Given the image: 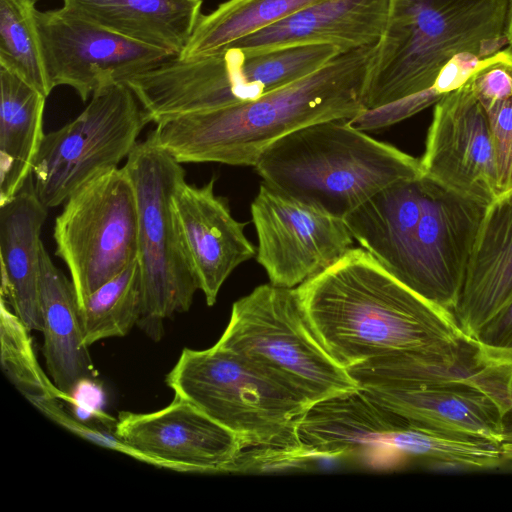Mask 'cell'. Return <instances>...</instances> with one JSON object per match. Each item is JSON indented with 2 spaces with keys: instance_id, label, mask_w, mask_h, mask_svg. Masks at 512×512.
<instances>
[{
  "instance_id": "cell-1",
  "label": "cell",
  "mask_w": 512,
  "mask_h": 512,
  "mask_svg": "<svg viewBox=\"0 0 512 512\" xmlns=\"http://www.w3.org/2000/svg\"><path fill=\"white\" fill-rule=\"evenodd\" d=\"M296 291L314 333L345 369L399 353L452 356L471 344L452 312L414 293L363 248Z\"/></svg>"
},
{
  "instance_id": "cell-2",
  "label": "cell",
  "mask_w": 512,
  "mask_h": 512,
  "mask_svg": "<svg viewBox=\"0 0 512 512\" xmlns=\"http://www.w3.org/2000/svg\"><path fill=\"white\" fill-rule=\"evenodd\" d=\"M375 46L341 53L315 73L257 99L161 120L148 135L180 163L255 166L285 135L365 111Z\"/></svg>"
},
{
  "instance_id": "cell-3",
  "label": "cell",
  "mask_w": 512,
  "mask_h": 512,
  "mask_svg": "<svg viewBox=\"0 0 512 512\" xmlns=\"http://www.w3.org/2000/svg\"><path fill=\"white\" fill-rule=\"evenodd\" d=\"M508 6L509 0H389L366 78L365 110L436 92L439 73L459 54L483 60L508 47Z\"/></svg>"
},
{
  "instance_id": "cell-4",
  "label": "cell",
  "mask_w": 512,
  "mask_h": 512,
  "mask_svg": "<svg viewBox=\"0 0 512 512\" xmlns=\"http://www.w3.org/2000/svg\"><path fill=\"white\" fill-rule=\"evenodd\" d=\"M254 167L271 188L341 219L387 185L422 174L419 160L348 120L295 130Z\"/></svg>"
},
{
  "instance_id": "cell-5",
  "label": "cell",
  "mask_w": 512,
  "mask_h": 512,
  "mask_svg": "<svg viewBox=\"0 0 512 512\" xmlns=\"http://www.w3.org/2000/svg\"><path fill=\"white\" fill-rule=\"evenodd\" d=\"M166 384L234 433L244 449L304 448L298 426L311 405L257 364L217 343L205 350L184 348Z\"/></svg>"
},
{
  "instance_id": "cell-6",
  "label": "cell",
  "mask_w": 512,
  "mask_h": 512,
  "mask_svg": "<svg viewBox=\"0 0 512 512\" xmlns=\"http://www.w3.org/2000/svg\"><path fill=\"white\" fill-rule=\"evenodd\" d=\"M217 344L257 364L310 405L359 389L314 333L296 288L263 284L238 299Z\"/></svg>"
},
{
  "instance_id": "cell-7",
  "label": "cell",
  "mask_w": 512,
  "mask_h": 512,
  "mask_svg": "<svg viewBox=\"0 0 512 512\" xmlns=\"http://www.w3.org/2000/svg\"><path fill=\"white\" fill-rule=\"evenodd\" d=\"M123 167L132 181L138 210L142 312L137 325L159 340L164 319L187 312L199 290L172 208L186 172L149 135L137 142Z\"/></svg>"
},
{
  "instance_id": "cell-8",
  "label": "cell",
  "mask_w": 512,
  "mask_h": 512,
  "mask_svg": "<svg viewBox=\"0 0 512 512\" xmlns=\"http://www.w3.org/2000/svg\"><path fill=\"white\" fill-rule=\"evenodd\" d=\"M149 122L129 86L104 79L75 119L44 135L32 170L41 202L48 209L59 206L92 178L117 168Z\"/></svg>"
},
{
  "instance_id": "cell-9",
  "label": "cell",
  "mask_w": 512,
  "mask_h": 512,
  "mask_svg": "<svg viewBox=\"0 0 512 512\" xmlns=\"http://www.w3.org/2000/svg\"><path fill=\"white\" fill-rule=\"evenodd\" d=\"M55 254L66 264L78 305L138 257V210L124 167L75 190L55 218Z\"/></svg>"
},
{
  "instance_id": "cell-10",
  "label": "cell",
  "mask_w": 512,
  "mask_h": 512,
  "mask_svg": "<svg viewBox=\"0 0 512 512\" xmlns=\"http://www.w3.org/2000/svg\"><path fill=\"white\" fill-rule=\"evenodd\" d=\"M487 206L423 175L421 212L392 276L453 313Z\"/></svg>"
},
{
  "instance_id": "cell-11",
  "label": "cell",
  "mask_w": 512,
  "mask_h": 512,
  "mask_svg": "<svg viewBox=\"0 0 512 512\" xmlns=\"http://www.w3.org/2000/svg\"><path fill=\"white\" fill-rule=\"evenodd\" d=\"M257 262L272 285L296 288L339 261L353 237L343 219L262 182L251 204Z\"/></svg>"
},
{
  "instance_id": "cell-12",
  "label": "cell",
  "mask_w": 512,
  "mask_h": 512,
  "mask_svg": "<svg viewBox=\"0 0 512 512\" xmlns=\"http://www.w3.org/2000/svg\"><path fill=\"white\" fill-rule=\"evenodd\" d=\"M36 21L50 83L69 86L83 102L106 78L122 80L175 57L66 11L37 10Z\"/></svg>"
},
{
  "instance_id": "cell-13",
  "label": "cell",
  "mask_w": 512,
  "mask_h": 512,
  "mask_svg": "<svg viewBox=\"0 0 512 512\" xmlns=\"http://www.w3.org/2000/svg\"><path fill=\"white\" fill-rule=\"evenodd\" d=\"M113 435L130 456L180 472H231L244 450L234 433L177 395L154 412H120Z\"/></svg>"
},
{
  "instance_id": "cell-14",
  "label": "cell",
  "mask_w": 512,
  "mask_h": 512,
  "mask_svg": "<svg viewBox=\"0 0 512 512\" xmlns=\"http://www.w3.org/2000/svg\"><path fill=\"white\" fill-rule=\"evenodd\" d=\"M420 161L423 175L489 205L500 194L495 145L468 81L437 103Z\"/></svg>"
},
{
  "instance_id": "cell-15",
  "label": "cell",
  "mask_w": 512,
  "mask_h": 512,
  "mask_svg": "<svg viewBox=\"0 0 512 512\" xmlns=\"http://www.w3.org/2000/svg\"><path fill=\"white\" fill-rule=\"evenodd\" d=\"M214 185V177L202 186L184 181L172 199L181 243L208 306L215 304L233 270L256 255L244 232L247 223L232 216Z\"/></svg>"
},
{
  "instance_id": "cell-16",
  "label": "cell",
  "mask_w": 512,
  "mask_h": 512,
  "mask_svg": "<svg viewBox=\"0 0 512 512\" xmlns=\"http://www.w3.org/2000/svg\"><path fill=\"white\" fill-rule=\"evenodd\" d=\"M359 389L410 425L498 445L502 442L505 411L496 399L479 388L465 384H366Z\"/></svg>"
},
{
  "instance_id": "cell-17",
  "label": "cell",
  "mask_w": 512,
  "mask_h": 512,
  "mask_svg": "<svg viewBox=\"0 0 512 512\" xmlns=\"http://www.w3.org/2000/svg\"><path fill=\"white\" fill-rule=\"evenodd\" d=\"M511 301L512 189L487 206L453 314L471 343Z\"/></svg>"
},
{
  "instance_id": "cell-18",
  "label": "cell",
  "mask_w": 512,
  "mask_h": 512,
  "mask_svg": "<svg viewBox=\"0 0 512 512\" xmlns=\"http://www.w3.org/2000/svg\"><path fill=\"white\" fill-rule=\"evenodd\" d=\"M47 215L32 175L0 205L1 297L29 331L42 330L40 235Z\"/></svg>"
},
{
  "instance_id": "cell-19",
  "label": "cell",
  "mask_w": 512,
  "mask_h": 512,
  "mask_svg": "<svg viewBox=\"0 0 512 512\" xmlns=\"http://www.w3.org/2000/svg\"><path fill=\"white\" fill-rule=\"evenodd\" d=\"M388 7L389 0H323L228 48L255 51L296 44H330L345 53L375 46L385 28Z\"/></svg>"
},
{
  "instance_id": "cell-20",
  "label": "cell",
  "mask_w": 512,
  "mask_h": 512,
  "mask_svg": "<svg viewBox=\"0 0 512 512\" xmlns=\"http://www.w3.org/2000/svg\"><path fill=\"white\" fill-rule=\"evenodd\" d=\"M406 424L357 389L311 405L299 423L298 438L314 458L359 456L380 448L392 452L390 439Z\"/></svg>"
},
{
  "instance_id": "cell-21",
  "label": "cell",
  "mask_w": 512,
  "mask_h": 512,
  "mask_svg": "<svg viewBox=\"0 0 512 512\" xmlns=\"http://www.w3.org/2000/svg\"><path fill=\"white\" fill-rule=\"evenodd\" d=\"M40 305L46 366L63 400L71 404L78 385L93 380L97 373L84 343L73 283L55 266L44 246L41 252Z\"/></svg>"
},
{
  "instance_id": "cell-22",
  "label": "cell",
  "mask_w": 512,
  "mask_h": 512,
  "mask_svg": "<svg viewBox=\"0 0 512 512\" xmlns=\"http://www.w3.org/2000/svg\"><path fill=\"white\" fill-rule=\"evenodd\" d=\"M63 8L134 41L179 56L200 17L203 0H62Z\"/></svg>"
},
{
  "instance_id": "cell-23",
  "label": "cell",
  "mask_w": 512,
  "mask_h": 512,
  "mask_svg": "<svg viewBox=\"0 0 512 512\" xmlns=\"http://www.w3.org/2000/svg\"><path fill=\"white\" fill-rule=\"evenodd\" d=\"M339 54L340 50L330 44H296L255 51L227 48L217 52L224 105L254 100L295 83Z\"/></svg>"
},
{
  "instance_id": "cell-24",
  "label": "cell",
  "mask_w": 512,
  "mask_h": 512,
  "mask_svg": "<svg viewBox=\"0 0 512 512\" xmlns=\"http://www.w3.org/2000/svg\"><path fill=\"white\" fill-rule=\"evenodd\" d=\"M46 98L0 67V205L32 175L41 142Z\"/></svg>"
},
{
  "instance_id": "cell-25",
  "label": "cell",
  "mask_w": 512,
  "mask_h": 512,
  "mask_svg": "<svg viewBox=\"0 0 512 512\" xmlns=\"http://www.w3.org/2000/svg\"><path fill=\"white\" fill-rule=\"evenodd\" d=\"M323 0H227L201 15L179 56L191 59L228 48L238 40Z\"/></svg>"
},
{
  "instance_id": "cell-26",
  "label": "cell",
  "mask_w": 512,
  "mask_h": 512,
  "mask_svg": "<svg viewBox=\"0 0 512 512\" xmlns=\"http://www.w3.org/2000/svg\"><path fill=\"white\" fill-rule=\"evenodd\" d=\"M468 83L488 119L502 194L512 189V47L482 60Z\"/></svg>"
},
{
  "instance_id": "cell-27",
  "label": "cell",
  "mask_w": 512,
  "mask_h": 512,
  "mask_svg": "<svg viewBox=\"0 0 512 512\" xmlns=\"http://www.w3.org/2000/svg\"><path fill=\"white\" fill-rule=\"evenodd\" d=\"M391 451L446 467L488 470L502 464L500 445L471 436L406 424L390 439Z\"/></svg>"
},
{
  "instance_id": "cell-28",
  "label": "cell",
  "mask_w": 512,
  "mask_h": 512,
  "mask_svg": "<svg viewBox=\"0 0 512 512\" xmlns=\"http://www.w3.org/2000/svg\"><path fill=\"white\" fill-rule=\"evenodd\" d=\"M84 343L123 337L138 324L142 312L138 261L90 293L79 305Z\"/></svg>"
},
{
  "instance_id": "cell-29",
  "label": "cell",
  "mask_w": 512,
  "mask_h": 512,
  "mask_svg": "<svg viewBox=\"0 0 512 512\" xmlns=\"http://www.w3.org/2000/svg\"><path fill=\"white\" fill-rule=\"evenodd\" d=\"M36 0H0V67L45 97L50 83L36 21Z\"/></svg>"
},
{
  "instance_id": "cell-30",
  "label": "cell",
  "mask_w": 512,
  "mask_h": 512,
  "mask_svg": "<svg viewBox=\"0 0 512 512\" xmlns=\"http://www.w3.org/2000/svg\"><path fill=\"white\" fill-rule=\"evenodd\" d=\"M1 365L9 380L34 405L61 399L57 387L42 371L36 359L29 330L7 302L0 299Z\"/></svg>"
},
{
  "instance_id": "cell-31",
  "label": "cell",
  "mask_w": 512,
  "mask_h": 512,
  "mask_svg": "<svg viewBox=\"0 0 512 512\" xmlns=\"http://www.w3.org/2000/svg\"><path fill=\"white\" fill-rule=\"evenodd\" d=\"M471 344L481 365L512 373V301L478 331Z\"/></svg>"
},
{
  "instance_id": "cell-32",
  "label": "cell",
  "mask_w": 512,
  "mask_h": 512,
  "mask_svg": "<svg viewBox=\"0 0 512 512\" xmlns=\"http://www.w3.org/2000/svg\"><path fill=\"white\" fill-rule=\"evenodd\" d=\"M512 399V382H511ZM502 464L512 468V406L502 418V442L500 443Z\"/></svg>"
},
{
  "instance_id": "cell-33",
  "label": "cell",
  "mask_w": 512,
  "mask_h": 512,
  "mask_svg": "<svg viewBox=\"0 0 512 512\" xmlns=\"http://www.w3.org/2000/svg\"><path fill=\"white\" fill-rule=\"evenodd\" d=\"M506 39L508 47L512 46V0H509L507 23H506Z\"/></svg>"
},
{
  "instance_id": "cell-34",
  "label": "cell",
  "mask_w": 512,
  "mask_h": 512,
  "mask_svg": "<svg viewBox=\"0 0 512 512\" xmlns=\"http://www.w3.org/2000/svg\"><path fill=\"white\" fill-rule=\"evenodd\" d=\"M512 47V46H511Z\"/></svg>"
}]
</instances>
